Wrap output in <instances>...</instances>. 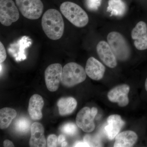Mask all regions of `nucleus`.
Wrapping results in <instances>:
<instances>
[{
    "label": "nucleus",
    "mask_w": 147,
    "mask_h": 147,
    "mask_svg": "<svg viewBox=\"0 0 147 147\" xmlns=\"http://www.w3.org/2000/svg\"><path fill=\"white\" fill-rule=\"evenodd\" d=\"M41 25L43 31L50 39L57 40L63 35L64 22L60 12L57 9H51L45 11Z\"/></svg>",
    "instance_id": "obj_1"
},
{
    "label": "nucleus",
    "mask_w": 147,
    "mask_h": 147,
    "mask_svg": "<svg viewBox=\"0 0 147 147\" xmlns=\"http://www.w3.org/2000/svg\"><path fill=\"white\" fill-rule=\"evenodd\" d=\"M60 9L65 18L75 26L83 28L88 23L86 12L75 3L65 2L61 5Z\"/></svg>",
    "instance_id": "obj_2"
},
{
    "label": "nucleus",
    "mask_w": 147,
    "mask_h": 147,
    "mask_svg": "<svg viewBox=\"0 0 147 147\" xmlns=\"http://www.w3.org/2000/svg\"><path fill=\"white\" fill-rule=\"evenodd\" d=\"M86 74L82 66L76 63H69L63 68L61 82L66 87H73L84 82Z\"/></svg>",
    "instance_id": "obj_3"
},
{
    "label": "nucleus",
    "mask_w": 147,
    "mask_h": 147,
    "mask_svg": "<svg viewBox=\"0 0 147 147\" xmlns=\"http://www.w3.org/2000/svg\"><path fill=\"white\" fill-rule=\"evenodd\" d=\"M107 40L116 58L121 61H125L130 55L129 45L124 37L119 33L110 32L107 36Z\"/></svg>",
    "instance_id": "obj_4"
},
{
    "label": "nucleus",
    "mask_w": 147,
    "mask_h": 147,
    "mask_svg": "<svg viewBox=\"0 0 147 147\" xmlns=\"http://www.w3.org/2000/svg\"><path fill=\"white\" fill-rule=\"evenodd\" d=\"M16 3L23 16L30 20L38 19L43 12L41 0H16Z\"/></svg>",
    "instance_id": "obj_5"
},
{
    "label": "nucleus",
    "mask_w": 147,
    "mask_h": 147,
    "mask_svg": "<svg viewBox=\"0 0 147 147\" xmlns=\"http://www.w3.org/2000/svg\"><path fill=\"white\" fill-rule=\"evenodd\" d=\"M19 18L18 9L12 0H0V22L9 26Z\"/></svg>",
    "instance_id": "obj_6"
},
{
    "label": "nucleus",
    "mask_w": 147,
    "mask_h": 147,
    "mask_svg": "<svg viewBox=\"0 0 147 147\" xmlns=\"http://www.w3.org/2000/svg\"><path fill=\"white\" fill-rule=\"evenodd\" d=\"M62 66L60 63L50 65L45 69V79L47 89L50 92L58 89L62 74Z\"/></svg>",
    "instance_id": "obj_7"
},
{
    "label": "nucleus",
    "mask_w": 147,
    "mask_h": 147,
    "mask_svg": "<svg viewBox=\"0 0 147 147\" xmlns=\"http://www.w3.org/2000/svg\"><path fill=\"white\" fill-rule=\"evenodd\" d=\"M131 38L134 40L135 47L139 50L147 49V25L141 21L137 23L131 32Z\"/></svg>",
    "instance_id": "obj_8"
},
{
    "label": "nucleus",
    "mask_w": 147,
    "mask_h": 147,
    "mask_svg": "<svg viewBox=\"0 0 147 147\" xmlns=\"http://www.w3.org/2000/svg\"><path fill=\"white\" fill-rule=\"evenodd\" d=\"M96 51L99 58L105 65L111 68L117 66V58L108 42L103 40L100 41L96 46Z\"/></svg>",
    "instance_id": "obj_9"
},
{
    "label": "nucleus",
    "mask_w": 147,
    "mask_h": 147,
    "mask_svg": "<svg viewBox=\"0 0 147 147\" xmlns=\"http://www.w3.org/2000/svg\"><path fill=\"white\" fill-rule=\"evenodd\" d=\"M130 90L129 86L123 84L117 86L108 93V97L111 102H117L119 106L125 107L128 105V94Z\"/></svg>",
    "instance_id": "obj_10"
},
{
    "label": "nucleus",
    "mask_w": 147,
    "mask_h": 147,
    "mask_svg": "<svg viewBox=\"0 0 147 147\" xmlns=\"http://www.w3.org/2000/svg\"><path fill=\"white\" fill-rule=\"evenodd\" d=\"M94 117L92 115L91 109L84 107L79 111L76 116V121L77 126L86 132H91L94 130Z\"/></svg>",
    "instance_id": "obj_11"
},
{
    "label": "nucleus",
    "mask_w": 147,
    "mask_h": 147,
    "mask_svg": "<svg viewBox=\"0 0 147 147\" xmlns=\"http://www.w3.org/2000/svg\"><path fill=\"white\" fill-rule=\"evenodd\" d=\"M31 44V40L28 36H23L17 42L9 45L8 48V53L15 58L17 61L24 60L26 58L25 55V49L30 46Z\"/></svg>",
    "instance_id": "obj_12"
},
{
    "label": "nucleus",
    "mask_w": 147,
    "mask_h": 147,
    "mask_svg": "<svg viewBox=\"0 0 147 147\" xmlns=\"http://www.w3.org/2000/svg\"><path fill=\"white\" fill-rule=\"evenodd\" d=\"M85 71L90 78L95 81H99L103 77L105 68L100 61L93 57H91L87 60Z\"/></svg>",
    "instance_id": "obj_13"
},
{
    "label": "nucleus",
    "mask_w": 147,
    "mask_h": 147,
    "mask_svg": "<svg viewBox=\"0 0 147 147\" xmlns=\"http://www.w3.org/2000/svg\"><path fill=\"white\" fill-rule=\"evenodd\" d=\"M44 133V129L43 125L39 123H34L31 127V138L29 142L30 146H46V139Z\"/></svg>",
    "instance_id": "obj_14"
},
{
    "label": "nucleus",
    "mask_w": 147,
    "mask_h": 147,
    "mask_svg": "<svg viewBox=\"0 0 147 147\" xmlns=\"http://www.w3.org/2000/svg\"><path fill=\"white\" fill-rule=\"evenodd\" d=\"M108 125L105 126V130L108 139L113 140L119 134L121 129L125 124V122L118 115L109 116L107 120Z\"/></svg>",
    "instance_id": "obj_15"
},
{
    "label": "nucleus",
    "mask_w": 147,
    "mask_h": 147,
    "mask_svg": "<svg viewBox=\"0 0 147 147\" xmlns=\"http://www.w3.org/2000/svg\"><path fill=\"white\" fill-rule=\"evenodd\" d=\"M44 102L42 96L37 94L32 96L29 102L28 111L30 117L34 120H39L42 118V108Z\"/></svg>",
    "instance_id": "obj_16"
},
{
    "label": "nucleus",
    "mask_w": 147,
    "mask_h": 147,
    "mask_svg": "<svg viewBox=\"0 0 147 147\" xmlns=\"http://www.w3.org/2000/svg\"><path fill=\"white\" fill-rule=\"evenodd\" d=\"M138 136L132 131H125L121 132L116 136L115 147H130L137 142Z\"/></svg>",
    "instance_id": "obj_17"
},
{
    "label": "nucleus",
    "mask_w": 147,
    "mask_h": 147,
    "mask_svg": "<svg viewBox=\"0 0 147 147\" xmlns=\"http://www.w3.org/2000/svg\"><path fill=\"white\" fill-rule=\"evenodd\" d=\"M77 104L76 99L73 97L60 98L57 103L60 115L63 116L71 114L76 109Z\"/></svg>",
    "instance_id": "obj_18"
},
{
    "label": "nucleus",
    "mask_w": 147,
    "mask_h": 147,
    "mask_svg": "<svg viewBox=\"0 0 147 147\" xmlns=\"http://www.w3.org/2000/svg\"><path fill=\"white\" fill-rule=\"evenodd\" d=\"M108 4L107 11L111 16L121 17L126 13V5L123 0H109Z\"/></svg>",
    "instance_id": "obj_19"
},
{
    "label": "nucleus",
    "mask_w": 147,
    "mask_h": 147,
    "mask_svg": "<svg viewBox=\"0 0 147 147\" xmlns=\"http://www.w3.org/2000/svg\"><path fill=\"white\" fill-rule=\"evenodd\" d=\"M17 113L14 109L4 108L0 110V127L5 129L10 125L13 119L16 117Z\"/></svg>",
    "instance_id": "obj_20"
},
{
    "label": "nucleus",
    "mask_w": 147,
    "mask_h": 147,
    "mask_svg": "<svg viewBox=\"0 0 147 147\" xmlns=\"http://www.w3.org/2000/svg\"><path fill=\"white\" fill-rule=\"evenodd\" d=\"M15 130L18 133L25 134L28 133L31 126L30 121L28 119L25 117H21L17 119L14 123Z\"/></svg>",
    "instance_id": "obj_21"
},
{
    "label": "nucleus",
    "mask_w": 147,
    "mask_h": 147,
    "mask_svg": "<svg viewBox=\"0 0 147 147\" xmlns=\"http://www.w3.org/2000/svg\"><path fill=\"white\" fill-rule=\"evenodd\" d=\"M77 129H78L75 124L72 123H69L62 127L61 131L64 134L72 136L76 134Z\"/></svg>",
    "instance_id": "obj_22"
},
{
    "label": "nucleus",
    "mask_w": 147,
    "mask_h": 147,
    "mask_svg": "<svg viewBox=\"0 0 147 147\" xmlns=\"http://www.w3.org/2000/svg\"><path fill=\"white\" fill-rule=\"evenodd\" d=\"M102 0H86V5L90 10L96 11L101 5Z\"/></svg>",
    "instance_id": "obj_23"
},
{
    "label": "nucleus",
    "mask_w": 147,
    "mask_h": 147,
    "mask_svg": "<svg viewBox=\"0 0 147 147\" xmlns=\"http://www.w3.org/2000/svg\"><path fill=\"white\" fill-rule=\"evenodd\" d=\"M58 138L55 134H51L48 136L47 139V147H57Z\"/></svg>",
    "instance_id": "obj_24"
},
{
    "label": "nucleus",
    "mask_w": 147,
    "mask_h": 147,
    "mask_svg": "<svg viewBox=\"0 0 147 147\" xmlns=\"http://www.w3.org/2000/svg\"><path fill=\"white\" fill-rule=\"evenodd\" d=\"M7 57L6 52L4 46L0 42V63H2L5 60Z\"/></svg>",
    "instance_id": "obj_25"
},
{
    "label": "nucleus",
    "mask_w": 147,
    "mask_h": 147,
    "mask_svg": "<svg viewBox=\"0 0 147 147\" xmlns=\"http://www.w3.org/2000/svg\"><path fill=\"white\" fill-rule=\"evenodd\" d=\"M74 147H90V145L85 141L76 142L74 145Z\"/></svg>",
    "instance_id": "obj_26"
},
{
    "label": "nucleus",
    "mask_w": 147,
    "mask_h": 147,
    "mask_svg": "<svg viewBox=\"0 0 147 147\" xmlns=\"http://www.w3.org/2000/svg\"><path fill=\"white\" fill-rule=\"evenodd\" d=\"M3 146L4 147H14L13 143L11 141H9V140H7V139L5 140L4 142Z\"/></svg>",
    "instance_id": "obj_27"
},
{
    "label": "nucleus",
    "mask_w": 147,
    "mask_h": 147,
    "mask_svg": "<svg viewBox=\"0 0 147 147\" xmlns=\"http://www.w3.org/2000/svg\"><path fill=\"white\" fill-rule=\"evenodd\" d=\"M65 138L63 135H60L58 137V142L59 144H62L63 142L65 141Z\"/></svg>",
    "instance_id": "obj_28"
},
{
    "label": "nucleus",
    "mask_w": 147,
    "mask_h": 147,
    "mask_svg": "<svg viewBox=\"0 0 147 147\" xmlns=\"http://www.w3.org/2000/svg\"><path fill=\"white\" fill-rule=\"evenodd\" d=\"M67 145V142H65V141L63 142V143L61 144L62 147L66 146Z\"/></svg>",
    "instance_id": "obj_29"
},
{
    "label": "nucleus",
    "mask_w": 147,
    "mask_h": 147,
    "mask_svg": "<svg viewBox=\"0 0 147 147\" xmlns=\"http://www.w3.org/2000/svg\"><path fill=\"white\" fill-rule=\"evenodd\" d=\"M145 88L147 92V78L146 79V82H145Z\"/></svg>",
    "instance_id": "obj_30"
}]
</instances>
